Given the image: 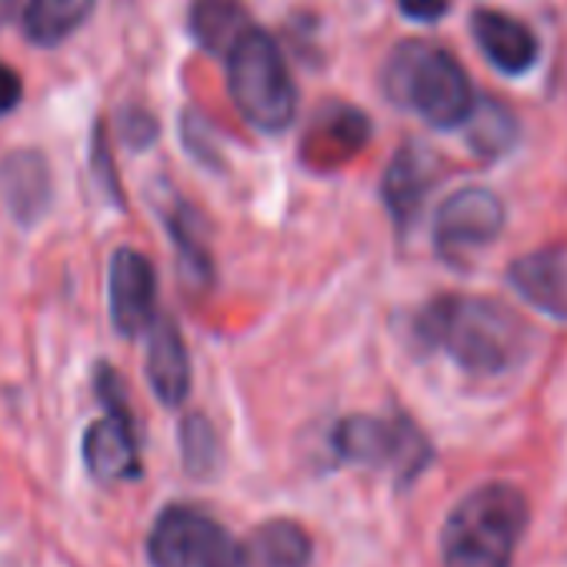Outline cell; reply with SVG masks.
Masks as SVG:
<instances>
[{
  "mask_svg": "<svg viewBox=\"0 0 567 567\" xmlns=\"http://www.w3.org/2000/svg\"><path fill=\"white\" fill-rule=\"evenodd\" d=\"M417 334L474 378L514 371L530 348V331L517 311L491 298L447 295L431 301L417 318Z\"/></svg>",
  "mask_w": 567,
  "mask_h": 567,
  "instance_id": "cell-1",
  "label": "cell"
},
{
  "mask_svg": "<svg viewBox=\"0 0 567 567\" xmlns=\"http://www.w3.org/2000/svg\"><path fill=\"white\" fill-rule=\"evenodd\" d=\"M527 497L520 487L494 481L467 491L441 530L444 567H511L527 530Z\"/></svg>",
  "mask_w": 567,
  "mask_h": 567,
  "instance_id": "cell-2",
  "label": "cell"
},
{
  "mask_svg": "<svg viewBox=\"0 0 567 567\" xmlns=\"http://www.w3.org/2000/svg\"><path fill=\"white\" fill-rule=\"evenodd\" d=\"M384 94L437 131L464 127L477 107L457 58L427 41H401L384 64Z\"/></svg>",
  "mask_w": 567,
  "mask_h": 567,
  "instance_id": "cell-3",
  "label": "cell"
},
{
  "mask_svg": "<svg viewBox=\"0 0 567 567\" xmlns=\"http://www.w3.org/2000/svg\"><path fill=\"white\" fill-rule=\"evenodd\" d=\"M227 87L240 117L260 134H280L295 124L298 87L277 41L257 24L227 54Z\"/></svg>",
  "mask_w": 567,
  "mask_h": 567,
  "instance_id": "cell-4",
  "label": "cell"
},
{
  "mask_svg": "<svg viewBox=\"0 0 567 567\" xmlns=\"http://www.w3.org/2000/svg\"><path fill=\"white\" fill-rule=\"evenodd\" d=\"M151 567H247V547L197 507L171 504L147 534Z\"/></svg>",
  "mask_w": 567,
  "mask_h": 567,
  "instance_id": "cell-5",
  "label": "cell"
},
{
  "mask_svg": "<svg viewBox=\"0 0 567 567\" xmlns=\"http://www.w3.org/2000/svg\"><path fill=\"white\" fill-rule=\"evenodd\" d=\"M334 447L351 464L391 467L404 481L431 461V444L404 417L384 421L371 414H354L334 427Z\"/></svg>",
  "mask_w": 567,
  "mask_h": 567,
  "instance_id": "cell-6",
  "label": "cell"
},
{
  "mask_svg": "<svg viewBox=\"0 0 567 567\" xmlns=\"http://www.w3.org/2000/svg\"><path fill=\"white\" fill-rule=\"evenodd\" d=\"M504 200L487 187H464L451 194L434 214V247L447 264H467L491 247L504 230Z\"/></svg>",
  "mask_w": 567,
  "mask_h": 567,
  "instance_id": "cell-7",
  "label": "cell"
},
{
  "mask_svg": "<svg viewBox=\"0 0 567 567\" xmlns=\"http://www.w3.org/2000/svg\"><path fill=\"white\" fill-rule=\"evenodd\" d=\"M107 308L121 338H137L157 321V274L154 264L134 250L117 247L107 267Z\"/></svg>",
  "mask_w": 567,
  "mask_h": 567,
  "instance_id": "cell-8",
  "label": "cell"
},
{
  "mask_svg": "<svg viewBox=\"0 0 567 567\" xmlns=\"http://www.w3.org/2000/svg\"><path fill=\"white\" fill-rule=\"evenodd\" d=\"M0 197H4L14 224L28 230L38 227L54 204V177L48 157L34 147L11 151L0 161Z\"/></svg>",
  "mask_w": 567,
  "mask_h": 567,
  "instance_id": "cell-9",
  "label": "cell"
},
{
  "mask_svg": "<svg viewBox=\"0 0 567 567\" xmlns=\"http://www.w3.org/2000/svg\"><path fill=\"white\" fill-rule=\"evenodd\" d=\"M84 467L101 484H124L144 474L141 451H137V427L131 417L104 414L84 431Z\"/></svg>",
  "mask_w": 567,
  "mask_h": 567,
  "instance_id": "cell-10",
  "label": "cell"
},
{
  "mask_svg": "<svg viewBox=\"0 0 567 567\" xmlns=\"http://www.w3.org/2000/svg\"><path fill=\"white\" fill-rule=\"evenodd\" d=\"M507 280L530 308L567 321V244H550L517 257L507 270Z\"/></svg>",
  "mask_w": 567,
  "mask_h": 567,
  "instance_id": "cell-11",
  "label": "cell"
},
{
  "mask_svg": "<svg viewBox=\"0 0 567 567\" xmlns=\"http://www.w3.org/2000/svg\"><path fill=\"white\" fill-rule=\"evenodd\" d=\"M471 34L481 48V54L501 71V74H527L534 64H537V38L534 31L504 14V11H491V8H481L471 14Z\"/></svg>",
  "mask_w": 567,
  "mask_h": 567,
  "instance_id": "cell-12",
  "label": "cell"
},
{
  "mask_svg": "<svg viewBox=\"0 0 567 567\" xmlns=\"http://www.w3.org/2000/svg\"><path fill=\"white\" fill-rule=\"evenodd\" d=\"M144 374L154 398L164 408H181L190 394V358L187 344L171 318H157L147 331V358Z\"/></svg>",
  "mask_w": 567,
  "mask_h": 567,
  "instance_id": "cell-13",
  "label": "cell"
},
{
  "mask_svg": "<svg viewBox=\"0 0 567 567\" xmlns=\"http://www.w3.org/2000/svg\"><path fill=\"white\" fill-rule=\"evenodd\" d=\"M437 177H441V157L427 144L421 141L401 144L384 174V204L391 207L394 220L408 224L421 207V200L427 197V190L437 184Z\"/></svg>",
  "mask_w": 567,
  "mask_h": 567,
  "instance_id": "cell-14",
  "label": "cell"
},
{
  "mask_svg": "<svg viewBox=\"0 0 567 567\" xmlns=\"http://www.w3.org/2000/svg\"><path fill=\"white\" fill-rule=\"evenodd\" d=\"M187 24L194 41L207 54H220V58H227L234 44L254 28L240 0H194Z\"/></svg>",
  "mask_w": 567,
  "mask_h": 567,
  "instance_id": "cell-15",
  "label": "cell"
},
{
  "mask_svg": "<svg viewBox=\"0 0 567 567\" xmlns=\"http://www.w3.org/2000/svg\"><path fill=\"white\" fill-rule=\"evenodd\" d=\"M311 537L301 524L277 517L260 524L247 540V567H308Z\"/></svg>",
  "mask_w": 567,
  "mask_h": 567,
  "instance_id": "cell-16",
  "label": "cell"
},
{
  "mask_svg": "<svg viewBox=\"0 0 567 567\" xmlns=\"http://www.w3.org/2000/svg\"><path fill=\"white\" fill-rule=\"evenodd\" d=\"M94 4L97 0H28L24 34L38 48H58L91 18Z\"/></svg>",
  "mask_w": 567,
  "mask_h": 567,
  "instance_id": "cell-17",
  "label": "cell"
},
{
  "mask_svg": "<svg viewBox=\"0 0 567 567\" xmlns=\"http://www.w3.org/2000/svg\"><path fill=\"white\" fill-rule=\"evenodd\" d=\"M164 224L171 230V240L181 254V267L190 277H210V257L207 247L200 244V230H197V214L187 204H174L171 210H164Z\"/></svg>",
  "mask_w": 567,
  "mask_h": 567,
  "instance_id": "cell-18",
  "label": "cell"
},
{
  "mask_svg": "<svg viewBox=\"0 0 567 567\" xmlns=\"http://www.w3.org/2000/svg\"><path fill=\"white\" fill-rule=\"evenodd\" d=\"M464 127H471V144L477 147V154L494 157V154H504L514 144V117L494 101L477 104Z\"/></svg>",
  "mask_w": 567,
  "mask_h": 567,
  "instance_id": "cell-19",
  "label": "cell"
},
{
  "mask_svg": "<svg viewBox=\"0 0 567 567\" xmlns=\"http://www.w3.org/2000/svg\"><path fill=\"white\" fill-rule=\"evenodd\" d=\"M181 454L184 467L194 477H207L217 467V434L204 414H190L181 424Z\"/></svg>",
  "mask_w": 567,
  "mask_h": 567,
  "instance_id": "cell-20",
  "label": "cell"
},
{
  "mask_svg": "<svg viewBox=\"0 0 567 567\" xmlns=\"http://www.w3.org/2000/svg\"><path fill=\"white\" fill-rule=\"evenodd\" d=\"M94 391H97L101 404L107 408V414H117V417H131V421H134V414H131V408H127L124 381H121V374H117L111 364H104V361L94 368Z\"/></svg>",
  "mask_w": 567,
  "mask_h": 567,
  "instance_id": "cell-21",
  "label": "cell"
},
{
  "mask_svg": "<svg viewBox=\"0 0 567 567\" xmlns=\"http://www.w3.org/2000/svg\"><path fill=\"white\" fill-rule=\"evenodd\" d=\"M121 137L131 144V147H147V144H154V137H157V121L147 114V111H141V107H127L124 114H121Z\"/></svg>",
  "mask_w": 567,
  "mask_h": 567,
  "instance_id": "cell-22",
  "label": "cell"
},
{
  "mask_svg": "<svg viewBox=\"0 0 567 567\" xmlns=\"http://www.w3.org/2000/svg\"><path fill=\"white\" fill-rule=\"evenodd\" d=\"M94 174H97V184L114 197V204H121V187H117V174H114V164H111V154H107V141H104V127L97 124L94 127Z\"/></svg>",
  "mask_w": 567,
  "mask_h": 567,
  "instance_id": "cell-23",
  "label": "cell"
},
{
  "mask_svg": "<svg viewBox=\"0 0 567 567\" xmlns=\"http://www.w3.org/2000/svg\"><path fill=\"white\" fill-rule=\"evenodd\" d=\"M24 97V81L21 74L8 64V61H0V117H8Z\"/></svg>",
  "mask_w": 567,
  "mask_h": 567,
  "instance_id": "cell-24",
  "label": "cell"
},
{
  "mask_svg": "<svg viewBox=\"0 0 567 567\" xmlns=\"http://www.w3.org/2000/svg\"><path fill=\"white\" fill-rule=\"evenodd\" d=\"M398 8L408 21H417V24H434L447 14L451 0H398Z\"/></svg>",
  "mask_w": 567,
  "mask_h": 567,
  "instance_id": "cell-25",
  "label": "cell"
}]
</instances>
